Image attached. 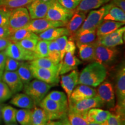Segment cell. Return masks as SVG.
Wrapping results in <instances>:
<instances>
[{
  "instance_id": "1",
  "label": "cell",
  "mask_w": 125,
  "mask_h": 125,
  "mask_svg": "<svg viewBox=\"0 0 125 125\" xmlns=\"http://www.w3.org/2000/svg\"><path fill=\"white\" fill-rule=\"evenodd\" d=\"M107 70L105 65L97 62L89 64L79 74L77 85L96 87L106 79Z\"/></svg>"
},
{
  "instance_id": "2",
  "label": "cell",
  "mask_w": 125,
  "mask_h": 125,
  "mask_svg": "<svg viewBox=\"0 0 125 125\" xmlns=\"http://www.w3.org/2000/svg\"><path fill=\"white\" fill-rule=\"evenodd\" d=\"M53 86L36 79L24 85L23 89L25 93L32 98L35 105H39Z\"/></svg>"
},
{
  "instance_id": "3",
  "label": "cell",
  "mask_w": 125,
  "mask_h": 125,
  "mask_svg": "<svg viewBox=\"0 0 125 125\" xmlns=\"http://www.w3.org/2000/svg\"><path fill=\"white\" fill-rule=\"evenodd\" d=\"M39 106L44 109L49 121L63 119L67 117L68 104L56 102L45 97L41 101Z\"/></svg>"
},
{
  "instance_id": "4",
  "label": "cell",
  "mask_w": 125,
  "mask_h": 125,
  "mask_svg": "<svg viewBox=\"0 0 125 125\" xmlns=\"http://www.w3.org/2000/svg\"><path fill=\"white\" fill-rule=\"evenodd\" d=\"M105 5L103 6L98 9L92 10L89 12V15H87V18H85L80 29L78 30V31L76 32L71 40H73L75 37L80 35V34H83L86 32H89V31L96 30L97 28L103 21V18L105 15Z\"/></svg>"
},
{
  "instance_id": "5",
  "label": "cell",
  "mask_w": 125,
  "mask_h": 125,
  "mask_svg": "<svg viewBox=\"0 0 125 125\" xmlns=\"http://www.w3.org/2000/svg\"><path fill=\"white\" fill-rule=\"evenodd\" d=\"M31 20L29 12L26 8L21 7L12 9L8 25L10 33L18 29L26 27Z\"/></svg>"
},
{
  "instance_id": "6",
  "label": "cell",
  "mask_w": 125,
  "mask_h": 125,
  "mask_svg": "<svg viewBox=\"0 0 125 125\" xmlns=\"http://www.w3.org/2000/svg\"><path fill=\"white\" fill-rule=\"evenodd\" d=\"M75 12V10L65 8L57 0H52L45 18L53 21H62L67 24Z\"/></svg>"
},
{
  "instance_id": "7",
  "label": "cell",
  "mask_w": 125,
  "mask_h": 125,
  "mask_svg": "<svg viewBox=\"0 0 125 125\" xmlns=\"http://www.w3.org/2000/svg\"><path fill=\"white\" fill-rule=\"evenodd\" d=\"M116 95L117 114L125 116V68L124 64L120 67L116 75Z\"/></svg>"
},
{
  "instance_id": "8",
  "label": "cell",
  "mask_w": 125,
  "mask_h": 125,
  "mask_svg": "<svg viewBox=\"0 0 125 125\" xmlns=\"http://www.w3.org/2000/svg\"><path fill=\"white\" fill-rule=\"evenodd\" d=\"M68 111L84 114L94 108L104 107V104L97 95L93 97L87 98L78 101H70L68 104Z\"/></svg>"
},
{
  "instance_id": "9",
  "label": "cell",
  "mask_w": 125,
  "mask_h": 125,
  "mask_svg": "<svg viewBox=\"0 0 125 125\" xmlns=\"http://www.w3.org/2000/svg\"><path fill=\"white\" fill-rule=\"evenodd\" d=\"M118 54V50L115 47H107L95 42L93 60L95 62L104 65L109 64L116 60Z\"/></svg>"
},
{
  "instance_id": "10",
  "label": "cell",
  "mask_w": 125,
  "mask_h": 125,
  "mask_svg": "<svg viewBox=\"0 0 125 125\" xmlns=\"http://www.w3.org/2000/svg\"><path fill=\"white\" fill-rule=\"evenodd\" d=\"M7 57L19 61H32L37 59L34 52L24 49L18 42H11L4 50Z\"/></svg>"
},
{
  "instance_id": "11",
  "label": "cell",
  "mask_w": 125,
  "mask_h": 125,
  "mask_svg": "<svg viewBox=\"0 0 125 125\" xmlns=\"http://www.w3.org/2000/svg\"><path fill=\"white\" fill-rule=\"evenodd\" d=\"M97 95L99 97L104 104V107L112 109L115 107V91L111 83L103 81L97 86Z\"/></svg>"
},
{
  "instance_id": "12",
  "label": "cell",
  "mask_w": 125,
  "mask_h": 125,
  "mask_svg": "<svg viewBox=\"0 0 125 125\" xmlns=\"http://www.w3.org/2000/svg\"><path fill=\"white\" fill-rule=\"evenodd\" d=\"M66 23L59 21H53L46 18L31 19L26 27L30 31L36 34H39L53 27H65Z\"/></svg>"
},
{
  "instance_id": "13",
  "label": "cell",
  "mask_w": 125,
  "mask_h": 125,
  "mask_svg": "<svg viewBox=\"0 0 125 125\" xmlns=\"http://www.w3.org/2000/svg\"><path fill=\"white\" fill-rule=\"evenodd\" d=\"M30 67L33 78L52 85H56L59 83V74L58 72L34 67L30 64Z\"/></svg>"
},
{
  "instance_id": "14",
  "label": "cell",
  "mask_w": 125,
  "mask_h": 125,
  "mask_svg": "<svg viewBox=\"0 0 125 125\" xmlns=\"http://www.w3.org/2000/svg\"><path fill=\"white\" fill-rule=\"evenodd\" d=\"M125 32V27H120L112 33L98 37L96 42L107 47L114 48L123 43V37Z\"/></svg>"
},
{
  "instance_id": "15",
  "label": "cell",
  "mask_w": 125,
  "mask_h": 125,
  "mask_svg": "<svg viewBox=\"0 0 125 125\" xmlns=\"http://www.w3.org/2000/svg\"><path fill=\"white\" fill-rule=\"evenodd\" d=\"M52 0L44 1L43 0H34L27 5V9L31 19L45 18Z\"/></svg>"
},
{
  "instance_id": "16",
  "label": "cell",
  "mask_w": 125,
  "mask_h": 125,
  "mask_svg": "<svg viewBox=\"0 0 125 125\" xmlns=\"http://www.w3.org/2000/svg\"><path fill=\"white\" fill-rule=\"evenodd\" d=\"M81 64V61L75 56V52H66L59 63V75L75 70Z\"/></svg>"
},
{
  "instance_id": "17",
  "label": "cell",
  "mask_w": 125,
  "mask_h": 125,
  "mask_svg": "<svg viewBox=\"0 0 125 125\" xmlns=\"http://www.w3.org/2000/svg\"><path fill=\"white\" fill-rule=\"evenodd\" d=\"M2 80L7 84L13 94L21 91L24 87V84L16 71H5L3 73Z\"/></svg>"
},
{
  "instance_id": "18",
  "label": "cell",
  "mask_w": 125,
  "mask_h": 125,
  "mask_svg": "<svg viewBox=\"0 0 125 125\" xmlns=\"http://www.w3.org/2000/svg\"><path fill=\"white\" fill-rule=\"evenodd\" d=\"M79 74V72L77 70H74L68 74L65 75H62L61 76L60 84L67 94L68 103L70 101L71 93L77 85Z\"/></svg>"
},
{
  "instance_id": "19",
  "label": "cell",
  "mask_w": 125,
  "mask_h": 125,
  "mask_svg": "<svg viewBox=\"0 0 125 125\" xmlns=\"http://www.w3.org/2000/svg\"><path fill=\"white\" fill-rule=\"evenodd\" d=\"M96 96H97L96 90L93 87L85 85H79L75 86L71 93L69 102L70 101H78L82 100L93 97Z\"/></svg>"
},
{
  "instance_id": "20",
  "label": "cell",
  "mask_w": 125,
  "mask_h": 125,
  "mask_svg": "<svg viewBox=\"0 0 125 125\" xmlns=\"http://www.w3.org/2000/svg\"><path fill=\"white\" fill-rule=\"evenodd\" d=\"M86 13L84 12H75L66 24V29L68 30L70 38L71 40L78 30L80 29L86 18Z\"/></svg>"
},
{
  "instance_id": "21",
  "label": "cell",
  "mask_w": 125,
  "mask_h": 125,
  "mask_svg": "<svg viewBox=\"0 0 125 125\" xmlns=\"http://www.w3.org/2000/svg\"><path fill=\"white\" fill-rule=\"evenodd\" d=\"M106 11L103 20H111L125 23V12L124 10L112 3L105 5Z\"/></svg>"
},
{
  "instance_id": "22",
  "label": "cell",
  "mask_w": 125,
  "mask_h": 125,
  "mask_svg": "<svg viewBox=\"0 0 125 125\" xmlns=\"http://www.w3.org/2000/svg\"><path fill=\"white\" fill-rule=\"evenodd\" d=\"M111 114V113L109 111L94 108L86 112V118L89 122L103 123L107 121Z\"/></svg>"
},
{
  "instance_id": "23",
  "label": "cell",
  "mask_w": 125,
  "mask_h": 125,
  "mask_svg": "<svg viewBox=\"0 0 125 125\" xmlns=\"http://www.w3.org/2000/svg\"><path fill=\"white\" fill-rule=\"evenodd\" d=\"M124 23L111 20H103L96 29L97 37H100L112 33L117 29L122 27Z\"/></svg>"
},
{
  "instance_id": "24",
  "label": "cell",
  "mask_w": 125,
  "mask_h": 125,
  "mask_svg": "<svg viewBox=\"0 0 125 125\" xmlns=\"http://www.w3.org/2000/svg\"><path fill=\"white\" fill-rule=\"evenodd\" d=\"M63 35H69L68 30L64 27H53L38 34L39 40L54 41Z\"/></svg>"
},
{
  "instance_id": "25",
  "label": "cell",
  "mask_w": 125,
  "mask_h": 125,
  "mask_svg": "<svg viewBox=\"0 0 125 125\" xmlns=\"http://www.w3.org/2000/svg\"><path fill=\"white\" fill-rule=\"evenodd\" d=\"M10 103L12 105L23 109H31L35 106L32 98L26 93L16 94Z\"/></svg>"
},
{
  "instance_id": "26",
  "label": "cell",
  "mask_w": 125,
  "mask_h": 125,
  "mask_svg": "<svg viewBox=\"0 0 125 125\" xmlns=\"http://www.w3.org/2000/svg\"><path fill=\"white\" fill-rule=\"evenodd\" d=\"M110 1L111 0H81L75 11L87 12L90 10L97 9Z\"/></svg>"
},
{
  "instance_id": "27",
  "label": "cell",
  "mask_w": 125,
  "mask_h": 125,
  "mask_svg": "<svg viewBox=\"0 0 125 125\" xmlns=\"http://www.w3.org/2000/svg\"><path fill=\"white\" fill-rule=\"evenodd\" d=\"M27 38H34L39 40L38 35L30 31L26 27L18 29L10 33L8 39L11 42H18L20 41Z\"/></svg>"
},
{
  "instance_id": "28",
  "label": "cell",
  "mask_w": 125,
  "mask_h": 125,
  "mask_svg": "<svg viewBox=\"0 0 125 125\" xmlns=\"http://www.w3.org/2000/svg\"><path fill=\"white\" fill-rule=\"evenodd\" d=\"M30 64L32 66L46 68L52 71L58 72L59 70V64H56L52 62L49 57L37 58L29 62Z\"/></svg>"
},
{
  "instance_id": "29",
  "label": "cell",
  "mask_w": 125,
  "mask_h": 125,
  "mask_svg": "<svg viewBox=\"0 0 125 125\" xmlns=\"http://www.w3.org/2000/svg\"><path fill=\"white\" fill-rule=\"evenodd\" d=\"M48 121L49 119L44 109L36 107L31 109V125H45Z\"/></svg>"
},
{
  "instance_id": "30",
  "label": "cell",
  "mask_w": 125,
  "mask_h": 125,
  "mask_svg": "<svg viewBox=\"0 0 125 125\" xmlns=\"http://www.w3.org/2000/svg\"><path fill=\"white\" fill-rule=\"evenodd\" d=\"M95 42L88 44H82L78 46L79 48V57L81 60L85 62H91L94 60Z\"/></svg>"
},
{
  "instance_id": "31",
  "label": "cell",
  "mask_w": 125,
  "mask_h": 125,
  "mask_svg": "<svg viewBox=\"0 0 125 125\" xmlns=\"http://www.w3.org/2000/svg\"><path fill=\"white\" fill-rule=\"evenodd\" d=\"M16 72L24 85L28 83L34 78L31 73L29 62H21Z\"/></svg>"
},
{
  "instance_id": "32",
  "label": "cell",
  "mask_w": 125,
  "mask_h": 125,
  "mask_svg": "<svg viewBox=\"0 0 125 125\" xmlns=\"http://www.w3.org/2000/svg\"><path fill=\"white\" fill-rule=\"evenodd\" d=\"M97 37L96 35V30L86 32L85 33L75 37L73 40L75 41L76 46H78L82 44L93 43L96 41Z\"/></svg>"
},
{
  "instance_id": "33",
  "label": "cell",
  "mask_w": 125,
  "mask_h": 125,
  "mask_svg": "<svg viewBox=\"0 0 125 125\" xmlns=\"http://www.w3.org/2000/svg\"><path fill=\"white\" fill-rule=\"evenodd\" d=\"M17 109L10 105H6L2 107L1 109V117L6 124L16 123Z\"/></svg>"
},
{
  "instance_id": "34",
  "label": "cell",
  "mask_w": 125,
  "mask_h": 125,
  "mask_svg": "<svg viewBox=\"0 0 125 125\" xmlns=\"http://www.w3.org/2000/svg\"><path fill=\"white\" fill-rule=\"evenodd\" d=\"M56 64L60 62V48L56 41H49L48 45V57Z\"/></svg>"
},
{
  "instance_id": "35",
  "label": "cell",
  "mask_w": 125,
  "mask_h": 125,
  "mask_svg": "<svg viewBox=\"0 0 125 125\" xmlns=\"http://www.w3.org/2000/svg\"><path fill=\"white\" fill-rule=\"evenodd\" d=\"M16 121L21 125H31V109H17L16 115Z\"/></svg>"
},
{
  "instance_id": "36",
  "label": "cell",
  "mask_w": 125,
  "mask_h": 125,
  "mask_svg": "<svg viewBox=\"0 0 125 125\" xmlns=\"http://www.w3.org/2000/svg\"><path fill=\"white\" fill-rule=\"evenodd\" d=\"M86 115V113L81 114L68 111L67 119L71 125H89Z\"/></svg>"
},
{
  "instance_id": "37",
  "label": "cell",
  "mask_w": 125,
  "mask_h": 125,
  "mask_svg": "<svg viewBox=\"0 0 125 125\" xmlns=\"http://www.w3.org/2000/svg\"><path fill=\"white\" fill-rule=\"evenodd\" d=\"M49 41L40 40L37 42L34 53L37 58L48 57V45Z\"/></svg>"
},
{
  "instance_id": "38",
  "label": "cell",
  "mask_w": 125,
  "mask_h": 125,
  "mask_svg": "<svg viewBox=\"0 0 125 125\" xmlns=\"http://www.w3.org/2000/svg\"><path fill=\"white\" fill-rule=\"evenodd\" d=\"M32 1V0H3L2 7L12 10L27 6Z\"/></svg>"
},
{
  "instance_id": "39",
  "label": "cell",
  "mask_w": 125,
  "mask_h": 125,
  "mask_svg": "<svg viewBox=\"0 0 125 125\" xmlns=\"http://www.w3.org/2000/svg\"><path fill=\"white\" fill-rule=\"evenodd\" d=\"M46 97L56 101V102L62 103V104H68V100H67L66 94L62 92L54 90V91L50 92L49 94H48Z\"/></svg>"
},
{
  "instance_id": "40",
  "label": "cell",
  "mask_w": 125,
  "mask_h": 125,
  "mask_svg": "<svg viewBox=\"0 0 125 125\" xmlns=\"http://www.w3.org/2000/svg\"><path fill=\"white\" fill-rule=\"evenodd\" d=\"M12 94L7 84L0 81V103L9 99L12 97Z\"/></svg>"
},
{
  "instance_id": "41",
  "label": "cell",
  "mask_w": 125,
  "mask_h": 125,
  "mask_svg": "<svg viewBox=\"0 0 125 125\" xmlns=\"http://www.w3.org/2000/svg\"><path fill=\"white\" fill-rule=\"evenodd\" d=\"M38 40L34 38L24 39L18 42V43L24 49L31 52L35 51Z\"/></svg>"
},
{
  "instance_id": "42",
  "label": "cell",
  "mask_w": 125,
  "mask_h": 125,
  "mask_svg": "<svg viewBox=\"0 0 125 125\" xmlns=\"http://www.w3.org/2000/svg\"><path fill=\"white\" fill-rule=\"evenodd\" d=\"M103 124V125H125L124 116L117 114H111L107 121Z\"/></svg>"
},
{
  "instance_id": "43",
  "label": "cell",
  "mask_w": 125,
  "mask_h": 125,
  "mask_svg": "<svg viewBox=\"0 0 125 125\" xmlns=\"http://www.w3.org/2000/svg\"><path fill=\"white\" fill-rule=\"evenodd\" d=\"M20 61L7 57L4 70L7 71H16L20 64Z\"/></svg>"
},
{
  "instance_id": "44",
  "label": "cell",
  "mask_w": 125,
  "mask_h": 125,
  "mask_svg": "<svg viewBox=\"0 0 125 125\" xmlns=\"http://www.w3.org/2000/svg\"><path fill=\"white\" fill-rule=\"evenodd\" d=\"M10 12V9L4 7H0V26H8Z\"/></svg>"
},
{
  "instance_id": "45",
  "label": "cell",
  "mask_w": 125,
  "mask_h": 125,
  "mask_svg": "<svg viewBox=\"0 0 125 125\" xmlns=\"http://www.w3.org/2000/svg\"><path fill=\"white\" fill-rule=\"evenodd\" d=\"M61 5L70 10H75L81 0H57Z\"/></svg>"
},
{
  "instance_id": "46",
  "label": "cell",
  "mask_w": 125,
  "mask_h": 125,
  "mask_svg": "<svg viewBox=\"0 0 125 125\" xmlns=\"http://www.w3.org/2000/svg\"><path fill=\"white\" fill-rule=\"evenodd\" d=\"M68 40L67 35H63L59 37L55 40L56 42L58 44L60 51V61L62 60L65 54V48L66 46L67 42Z\"/></svg>"
},
{
  "instance_id": "47",
  "label": "cell",
  "mask_w": 125,
  "mask_h": 125,
  "mask_svg": "<svg viewBox=\"0 0 125 125\" xmlns=\"http://www.w3.org/2000/svg\"><path fill=\"white\" fill-rule=\"evenodd\" d=\"M76 44L74 41L68 39L67 41L66 46L65 48V53L66 52H75L76 51Z\"/></svg>"
},
{
  "instance_id": "48",
  "label": "cell",
  "mask_w": 125,
  "mask_h": 125,
  "mask_svg": "<svg viewBox=\"0 0 125 125\" xmlns=\"http://www.w3.org/2000/svg\"><path fill=\"white\" fill-rule=\"evenodd\" d=\"M10 34V30L7 26H0V38H8Z\"/></svg>"
},
{
  "instance_id": "49",
  "label": "cell",
  "mask_w": 125,
  "mask_h": 125,
  "mask_svg": "<svg viewBox=\"0 0 125 125\" xmlns=\"http://www.w3.org/2000/svg\"><path fill=\"white\" fill-rule=\"evenodd\" d=\"M7 59V56L5 54L4 51L0 52V70H4L6 60Z\"/></svg>"
},
{
  "instance_id": "50",
  "label": "cell",
  "mask_w": 125,
  "mask_h": 125,
  "mask_svg": "<svg viewBox=\"0 0 125 125\" xmlns=\"http://www.w3.org/2000/svg\"><path fill=\"white\" fill-rule=\"evenodd\" d=\"M10 42V41L8 38H0V52L4 51Z\"/></svg>"
},
{
  "instance_id": "51",
  "label": "cell",
  "mask_w": 125,
  "mask_h": 125,
  "mask_svg": "<svg viewBox=\"0 0 125 125\" xmlns=\"http://www.w3.org/2000/svg\"><path fill=\"white\" fill-rule=\"evenodd\" d=\"M111 3L125 11V0H111Z\"/></svg>"
},
{
  "instance_id": "52",
  "label": "cell",
  "mask_w": 125,
  "mask_h": 125,
  "mask_svg": "<svg viewBox=\"0 0 125 125\" xmlns=\"http://www.w3.org/2000/svg\"><path fill=\"white\" fill-rule=\"evenodd\" d=\"M64 123V119H60V121H49L46 123L45 125H63Z\"/></svg>"
},
{
  "instance_id": "53",
  "label": "cell",
  "mask_w": 125,
  "mask_h": 125,
  "mask_svg": "<svg viewBox=\"0 0 125 125\" xmlns=\"http://www.w3.org/2000/svg\"><path fill=\"white\" fill-rule=\"evenodd\" d=\"M63 125H71V124H70V122H69V121H68V119H67V118L64 119Z\"/></svg>"
},
{
  "instance_id": "54",
  "label": "cell",
  "mask_w": 125,
  "mask_h": 125,
  "mask_svg": "<svg viewBox=\"0 0 125 125\" xmlns=\"http://www.w3.org/2000/svg\"><path fill=\"white\" fill-rule=\"evenodd\" d=\"M89 125H103V123H93V122H89Z\"/></svg>"
},
{
  "instance_id": "55",
  "label": "cell",
  "mask_w": 125,
  "mask_h": 125,
  "mask_svg": "<svg viewBox=\"0 0 125 125\" xmlns=\"http://www.w3.org/2000/svg\"><path fill=\"white\" fill-rule=\"evenodd\" d=\"M3 73H4V71H3V70H0V81H1V79H2Z\"/></svg>"
},
{
  "instance_id": "56",
  "label": "cell",
  "mask_w": 125,
  "mask_h": 125,
  "mask_svg": "<svg viewBox=\"0 0 125 125\" xmlns=\"http://www.w3.org/2000/svg\"><path fill=\"white\" fill-rule=\"evenodd\" d=\"M1 109H2V105H1V103H0V121H1Z\"/></svg>"
},
{
  "instance_id": "57",
  "label": "cell",
  "mask_w": 125,
  "mask_h": 125,
  "mask_svg": "<svg viewBox=\"0 0 125 125\" xmlns=\"http://www.w3.org/2000/svg\"><path fill=\"white\" fill-rule=\"evenodd\" d=\"M2 1H3V0H0V7H2Z\"/></svg>"
},
{
  "instance_id": "58",
  "label": "cell",
  "mask_w": 125,
  "mask_h": 125,
  "mask_svg": "<svg viewBox=\"0 0 125 125\" xmlns=\"http://www.w3.org/2000/svg\"><path fill=\"white\" fill-rule=\"evenodd\" d=\"M7 125H16L15 123H11V124H8Z\"/></svg>"
},
{
  "instance_id": "59",
  "label": "cell",
  "mask_w": 125,
  "mask_h": 125,
  "mask_svg": "<svg viewBox=\"0 0 125 125\" xmlns=\"http://www.w3.org/2000/svg\"><path fill=\"white\" fill-rule=\"evenodd\" d=\"M32 1H34V0H32Z\"/></svg>"
}]
</instances>
